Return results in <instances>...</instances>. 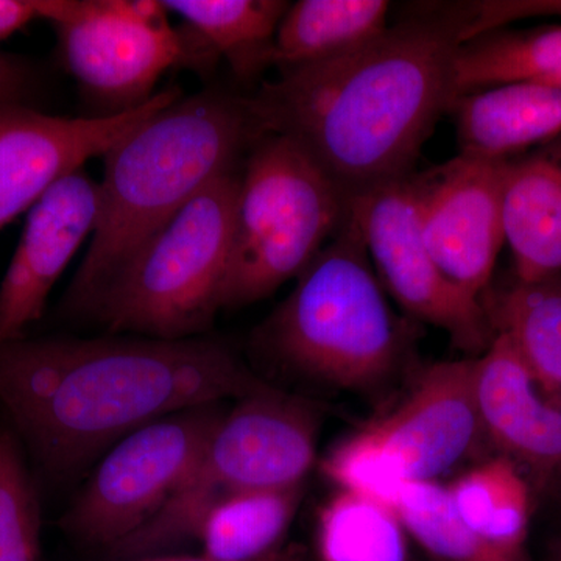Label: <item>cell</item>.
<instances>
[{
  "label": "cell",
  "instance_id": "6da1fadb",
  "mask_svg": "<svg viewBox=\"0 0 561 561\" xmlns=\"http://www.w3.org/2000/svg\"><path fill=\"white\" fill-rule=\"evenodd\" d=\"M209 339L0 343V404L46 474L65 478L133 431L265 386Z\"/></svg>",
  "mask_w": 561,
  "mask_h": 561
},
{
  "label": "cell",
  "instance_id": "7a4b0ae2",
  "mask_svg": "<svg viewBox=\"0 0 561 561\" xmlns=\"http://www.w3.org/2000/svg\"><path fill=\"white\" fill-rule=\"evenodd\" d=\"M453 14L411 18L367 46L279 69L249 103L262 135L297 142L346 194L412 175L457 95Z\"/></svg>",
  "mask_w": 561,
  "mask_h": 561
},
{
  "label": "cell",
  "instance_id": "3957f363",
  "mask_svg": "<svg viewBox=\"0 0 561 561\" xmlns=\"http://www.w3.org/2000/svg\"><path fill=\"white\" fill-rule=\"evenodd\" d=\"M262 131L249 98L206 90L154 114L103 154L91 245L62 300L90 316L111 280L206 186L238 171Z\"/></svg>",
  "mask_w": 561,
  "mask_h": 561
},
{
  "label": "cell",
  "instance_id": "277c9868",
  "mask_svg": "<svg viewBox=\"0 0 561 561\" xmlns=\"http://www.w3.org/2000/svg\"><path fill=\"white\" fill-rule=\"evenodd\" d=\"M261 342L305 378L342 390L381 386L400 368L411 331L390 308L351 210L298 275Z\"/></svg>",
  "mask_w": 561,
  "mask_h": 561
},
{
  "label": "cell",
  "instance_id": "5b68a950",
  "mask_svg": "<svg viewBox=\"0 0 561 561\" xmlns=\"http://www.w3.org/2000/svg\"><path fill=\"white\" fill-rule=\"evenodd\" d=\"M320 430V409L312 401L271 383L236 401L168 504L111 548V559H149L195 541L205 516L232 494L306 485L317 461Z\"/></svg>",
  "mask_w": 561,
  "mask_h": 561
},
{
  "label": "cell",
  "instance_id": "8992f818",
  "mask_svg": "<svg viewBox=\"0 0 561 561\" xmlns=\"http://www.w3.org/2000/svg\"><path fill=\"white\" fill-rule=\"evenodd\" d=\"M241 171L210 181L111 280L88 319L111 332L186 341L208 331L220 309Z\"/></svg>",
  "mask_w": 561,
  "mask_h": 561
},
{
  "label": "cell",
  "instance_id": "52a82bcc",
  "mask_svg": "<svg viewBox=\"0 0 561 561\" xmlns=\"http://www.w3.org/2000/svg\"><path fill=\"white\" fill-rule=\"evenodd\" d=\"M350 195L290 138L262 136L247 154L220 309L264 300L324 249Z\"/></svg>",
  "mask_w": 561,
  "mask_h": 561
},
{
  "label": "cell",
  "instance_id": "ba28073f",
  "mask_svg": "<svg viewBox=\"0 0 561 561\" xmlns=\"http://www.w3.org/2000/svg\"><path fill=\"white\" fill-rule=\"evenodd\" d=\"M474 381L476 357L432 365L397 408L335 445L321 471L389 505L405 482L438 481L485 438Z\"/></svg>",
  "mask_w": 561,
  "mask_h": 561
},
{
  "label": "cell",
  "instance_id": "9c48e42d",
  "mask_svg": "<svg viewBox=\"0 0 561 561\" xmlns=\"http://www.w3.org/2000/svg\"><path fill=\"white\" fill-rule=\"evenodd\" d=\"M33 5L57 33L70 76L108 105V116L153 98L165 70H201L217 60L190 28L175 31L157 0H33Z\"/></svg>",
  "mask_w": 561,
  "mask_h": 561
},
{
  "label": "cell",
  "instance_id": "30bf717a",
  "mask_svg": "<svg viewBox=\"0 0 561 561\" xmlns=\"http://www.w3.org/2000/svg\"><path fill=\"white\" fill-rule=\"evenodd\" d=\"M225 412L221 404L198 405L125 435L62 516V529L110 551L146 526L195 467Z\"/></svg>",
  "mask_w": 561,
  "mask_h": 561
},
{
  "label": "cell",
  "instance_id": "8fae6325",
  "mask_svg": "<svg viewBox=\"0 0 561 561\" xmlns=\"http://www.w3.org/2000/svg\"><path fill=\"white\" fill-rule=\"evenodd\" d=\"M350 210L401 308L445 331L461 351L481 356L496 332L481 298L454 284L431 256L421 234L415 173L351 195Z\"/></svg>",
  "mask_w": 561,
  "mask_h": 561
},
{
  "label": "cell",
  "instance_id": "7c38bea8",
  "mask_svg": "<svg viewBox=\"0 0 561 561\" xmlns=\"http://www.w3.org/2000/svg\"><path fill=\"white\" fill-rule=\"evenodd\" d=\"M179 88L146 103L98 117H60L32 106L0 108V230L28 210L54 184L103 157L154 114L179 102Z\"/></svg>",
  "mask_w": 561,
  "mask_h": 561
},
{
  "label": "cell",
  "instance_id": "4fadbf2b",
  "mask_svg": "<svg viewBox=\"0 0 561 561\" xmlns=\"http://www.w3.org/2000/svg\"><path fill=\"white\" fill-rule=\"evenodd\" d=\"M508 161L459 154L415 175L421 234L431 256L454 284L478 298L490 286L505 242L502 187Z\"/></svg>",
  "mask_w": 561,
  "mask_h": 561
},
{
  "label": "cell",
  "instance_id": "5bb4252c",
  "mask_svg": "<svg viewBox=\"0 0 561 561\" xmlns=\"http://www.w3.org/2000/svg\"><path fill=\"white\" fill-rule=\"evenodd\" d=\"M99 183L79 169L28 209L24 231L0 284V343L24 337L41 320L51 289L94 232Z\"/></svg>",
  "mask_w": 561,
  "mask_h": 561
},
{
  "label": "cell",
  "instance_id": "9a60e30c",
  "mask_svg": "<svg viewBox=\"0 0 561 561\" xmlns=\"http://www.w3.org/2000/svg\"><path fill=\"white\" fill-rule=\"evenodd\" d=\"M476 405L483 435L501 456L538 476L561 467V405L542 393L507 334L476 357Z\"/></svg>",
  "mask_w": 561,
  "mask_h": 561
},
{
  "label": "cell",
  "instance_id": "2e32d148",
  "mask_svg": "<svg viewBox=\"0 0 561 561\" xmlns=\"http://www.w3.org/2000/svg\"><path fill=\"white\" fill-rule=\"evenodd\" d=\"M502 225L516 283L561 275V142L507 162Z\"/></svg>",
  "mask_w": 561,
  "mask_h": 561
},
{
  "label": "cell",
  "instance_id": "e0dca14e",
  "mask_svg": "<svg viewBox=\"0 0 561 561\" xmlns=\"http://www.w3.org/2000/svg\"><path fill=\"white\" fill-rule=\"evenodd\" d=\"M449 111L465 157L508 161L561 133L560 88L534 81L468 92L457 98Z\"/></svg>",
  "mask_w": 561,
  "mask_h": 561
},
{
  "label": "cell",
  "instance_id": "ac0fdd59",
  "mask_svg": "<svg viewBox=\"0 0 561 561\" xmlns=\"http://www.w3.org/2000/svg\"><path fill=\"white\" fill-rule=\"evenodd\" d=\"M386 0H300L289 5L275 39L279 69L351 54L389 28Z\"/></svg>",
  "mask_w": 561,
  "mask_h": 561
},
{
  "label": "cell",
  "instance_id": "d6986e66",
  "mask_svg": "<svg viewBox=\"0 0 561 561\" xmlns=\"http://www.w3.org/2000/svg\"><path fill=\"white\" fill-rule=\"evenodd\" d=\"M306 485L241 491L205 516L195 541L213 561H264L287 548Z\"/></svg>",
  "mask_w": 561,
  "mask_h": 561
},
{
  "label": "cell",
  "instance_id": "ffe728a7",
  "mask_svg": "<svg viewBox=\"0 0 561 561\" xmlns=\"http://www.w3.org/2000/svg\"><path fill=\"white\" fill-rule=\"evenodd\" d=\"M187 28L243 79L275 66L279 22L289 9L280 0H165Z\"/></svg>",
  "mask_w": 561,
  "mask_h": 561
},
{
  "label": "cell",
  "instance_id": "44dd1931",
  "mask_svg": "<svg viewBox=\"0 0 561 561\" xmlns=\"http://www.w3.org/2000/svg\"><path fill=\"white\" fill-rule=\"evenodd\" d=\"M494 332L511 337L546 397L561 405V275L481 298Z\"/></svg>",
  "mask_w": 561,
  "mask_h": 561
},
{
  "label": "cell",
  "instance_id": "7402d4cb",
  "mask_svg": "<svg viewBox=\"0 0 561 561\" xmlns=\"http://www.w3.org/2000/svg\"><path fill=\"white\" fill-rule=\"evenodd\" d=\"M515 81L561 90V25L530 31L497 28L460 44L454 58L457 98Z\"/></svg>",
  "mask_w": 561,
  "mask_h": 561
},
{
  "label": "cell",
  "instance_id": "603a6c76",
  "mask_svg": "<svg viewBox=\"0 0 561 561\" xmlns=\"http://www.w3.org/2000/svg\"><path fill=\"white\" fill-rule=\"evenodd\" d=\"M457 513L479 537L502 551L527 553L531 500L518 465L497 456L446 485Z\"/></svg>",
  "mask_w": 561,
  "mask_h": 561
},
{
  "label": "cell",
  "instance_id": "cb8c5ba5",
  "mask_svg": "<svg viewBox=\"0 0 561 561\" xmlns=\"http://www.w3.org/2000/svg\"><path fill=\"white\" fill-rule=\"evenodd\" d=\"M408 530L386 502L339 489L317 519L320 561H409Z\"/></svg>",
  "mask_w": 561,
  "mask_h": 561
},
{
  "label": "cell",
  "instance_id": "d4e9b609",
  "mask_svg": "<svg viewBox=\"0 0 561 561\" xmlns=\"http://www.w3.org/2000/svg\"><path fill=\"white\" fill-rule=\"evenodd\" d=\"M390 505L409 537L438 561H530L529 553L502 551L471 530L438 481L405 482Z\"/></svg>",
  "mask_w": 561,
  "mask_h": 561
},
{
  "label": "cell",
  "instance_id": "484cf974",
  "mask_svg": "<svg viewBox=\"0 0 561 561\" xmlns=\"http://www.w3.org/2000/svg\"><path fill=\"white\" fill-rule=\"evenodd\" d=\"M38 496L20 443L0 430V561H43Z\"/></svg>",
  "mask_w": 561,
  "mask_h": 561
},
{
  "label": "cell",
  "instance_id": "4316f807",
  "mask_svg": "<svg viewBox=\"0 0 561 561\" xmlns=\"http://www.w3.org/2000/svg\"><path fill=\"white\" fill-rule=\"evenodd\" d=\"M537 14H560L561 2H483L465 7L467 36L476 38L483 33L497 31L507 21L522 20Z\"/></svg>",
  "mask_w": 561,
  "mask_h": 561
},
{
  "label": "cell",
  "instance_id": "83f0119b",
  "mask_svg": "<svg viewBox=\"0 0 561 561\" xmlns=\"http://www.w3.org/2000/svg\"><path fill=\"white\" fill-rule=\"evenodd\" d=\"M39 73L24 58L0 54V108L2 106H31L39 88Z\"/></svg>",
  "mask_w": 561,
  "mask_h": 561
},
{
  "label": "cell",
  "instance_id": "f1b7e54d",
  "mask_svg": "<svg viewBox=\"0 0 561 561\" xmlns=\"http://www.w3.org/2000/svg\"><path fill=\"white\" fill-rule=\"evenodd\" d=\"M33 20H39L33 0H0V41L9 38Z\"/></svg>",
  "mask_w": 561,
  "mask_h": 561
},
{
  "label": "cell",
  "instance_id": "f546056e",
  "mask_svg": "<svg viewBox=\"0 0 561 561\" xmlns=\"http://www.w3.org/2000/svg\"><path fill=\"white\" fill-rule=\"evenodd\" d=\"M287 548H289V545H287ZM286 549H283L279 553H276V556L271 557V559L264 560V561H279L283 559L284 553L287 551ZM136 561H213L206 559V557L201 556H154L149 557V559H142V560H136Z\"/></svg>",
  "mask_w": 561,
  "mask_h": 561
},
{
  "label": "cell",
  "instance_id": "4dcf8cb0",
  "mask_svg": "<svg viewBox=\"0 0 561 561\" xmlns=\"http://www.w3.org/2000/svg\"><path fill=\"white\" fill-rule=\"evenodd\" d=\"M279 561H311L309 560L308 553L302 551L300 546L289 545L283 559Z\"/></svg>",
  "mask_w": 561,
  "mask_h": 561
},
{
  "label": "cell",
  "instance_id": "1f68e13d",
  "mask_svg": "<svg viewBox=\"0 0 561 561\" xmlns=\"http://www.w3.org/2000/svg\"><path fill=\"white\" fill-rule=\"evenodd\" d=\"M551 561H561V542L553 548Z\"/></svg>",
  "mask_w": 561,
  "mask_h": 561
}]
</instances>
